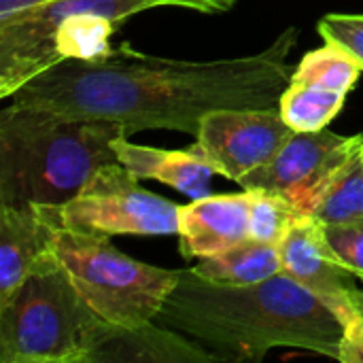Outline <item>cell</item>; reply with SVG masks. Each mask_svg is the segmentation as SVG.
<instances>
[{
    "label": "cell",
    "mask_w": 363,
    "mask_h": 363,
    "mask_svg": "<svg viewBox=\"0 0 363 363\" xmlns=\"http://www.w3.org/2000/svg\"><path fill=\"white\" fill-rule=\"evenodd\" d=\"M157 323L200 342L219 359L259 362L279 347L336 359L342 321L306 287L279 272L251 285H219L181 270Z\"/></svg>",
    "instance_id": "7a4b0ae2"
},
{
    "label": "cell",
    "mask_w": 363,
    "mask_h": 363,
    "mask_svg": "<svg viewBox=\"0 0 363 363\" xmlns=\"http://www.w3.org/2000/svg\"><path fill=\"white\" fill-rule=\"evenodd\" d=\"M57 208L0 204V304L51 251Z\"/></svg>",
    "instance_id": "4fadbf2b"
},
{
    "label": "cell",
    "mask_w": 363,
    "mask_h": 363,
    "mask_svg": "<svg viewBox=\"0 0 363 363\" xmlns=\"http://www.w3.org/2000/svg\"><path fill=\"white\" fill-rule=\"evenodd\" d=\"M185 0H53L0 21V98L66 60H89L111 49V34L132 15Z\"/></svg>",
    "instance_id": "5b68a950"
},
{
    "label": "cell",
    "mask_w": 363,
    "mask_h": 363,
    "mask_svg": "<svg viewBox=\"0 0 363 363\" xmlns=\"http://www.w3.org/2000/svg\"><path fill=\"white\" fill-rule=\"evenodd\" d=\"M311 217L323 225H347L363 221L362 149L332 179Z\"/></svg>",
    "instance_id": "e0dca14e"
},
{
    "label": "cell",
    "mask_w": 363,
    "mask_h": 363,
    "mask_svg": "<svg viewBox=\"0 0 363 363\" xmlns=\"http://www.w3.org/2000/svg\"><path fill=\"white\" fill-rule=\"evenodd\" d=\"M251 191L211 194L179 208V251L183 257H206L228 251L249 236Z\"/></svg>",
    "instance_id": "7c38bea8"
},
{
    "label": "cell",
    "mask_w": 363,
    "mask_h": 363,
    "mask_svg": "<svg viewBox=\"0 0 363 363\" xmlns=\"http://www.w3.org/2000/svg\"><path fill=\"white\" fill-rule=\"evenodd\" d=\"M45 2H53V0H0V21H6L23 11L34 9Z\"/></svg>",
    "instance_id": "7402d4cb"
},
{
    "label": "cell",
    "mask_w": 363,
    "mask_h": 363,
    "mask_svg": "<svg viewBox=\"0 0 363 363\" xmlns=\"http://www.w3.org/2000/svg\"><path fill=\"white\" fill-rule=\"evenodd\" d=\"M362 162H363V145H362Z\"/></svg>",
    "instance_id": "cb8c5ba5"
},
{
    "label": "cell",
    "mask_w": 363,
    "mask_h": 363,
    "mask_svg": "<svg viewBox=\"0 0 363 363\" xmlns=\"http://www.w3.org/2000/svg\"><path fill=\"white\" fill-rule=\"evenodd\" d=\"M298 30L287 28L264 51L245 57L187 62L136 51L130 43L89 60L60 62L19 87L11 102L68 119L143 130H174L196 138L219 108H279L294 74Z\"/></svg>",
    "instance_id": "6da1fadb"
},
{
    "label": "cell",
    "mask_w": 363,
    "mask_h": 363,
    "mask_svg": "<svg viewBox=\"0 0 363 363\" xmlns=\"http://www.w3.org/2000/svg\"><path fill=\"white\" fill-rule=\"evenodd\" d=\"M317 30L323 40L342 47L363 70V15L330 13L319 19Z\"/></svg>",
    "instance_id": "d6986e66"
},
{
    "label": "cell",
    "mask_w": 363,
    "mask_h": 363,
    "mask_svg": "<svg viewBox=\"0 0 363 363\" xmlns=\"http://www.w3.org/2000/svg\"><path fill=\"white\" fill-rule=\"evenodd\" d=\"M336 359L342 363H363V319L345 330Z\"/></svg>",
    "instance_id": "44dd1931"
},
{
    "label": "cell",
    "mask_w": 363,
    "mask_h": 363,
    "mask_svg": "<svg viewBox=\"0 0 363 363\" xmlns=\"http://www.w3.org/2000/svg\"><path fill=\"white\" fill-rule=\"evenodd\" d=\"M363 134L340 136L328 128L296 132L279 153L247 174L242 189H262L287 198L304 215H313L338 170L362 149Z\"/></svg>",
    "instance_id": "ba28073f"
},
{
    "label": "cell",
    "mask_w": 363,
    "mask_h": 363,
    "mask_svg": "<svg viewBox=\"0 0 363 363\" xmlns=\"http://www.w3.org/2000/svg\"><path fill=\"white\" fill-rule=\"evenodd\" d=\"M362 66L336 43L308 51L281 96L279 111L296 132H317L342 111L349 91L362 77Z\"/></svg>",
    "instance_id": "8fae6325"
},
{
    "label": "cell",
    "mask_w": 363,
    "mask_h": 363,
    "mask_svg": "<svg viewBox=\"0 0 363 363\" xmlns=\"http://www.w3.org/2000/svg\"><path fill=\"white\" fill-rule=\"evenodd\" d=\"M113 149L117 153V162L138 179L160 181L191 200L211 196V181L215 172L191 149L168 151L145 147L130 143L125 134L113 140Z\"/></svg>",
    "instance_id": "9a60e30c"
},
{
    "label": "cell",
    "mask_w": 363,
    "mask_h": 363,
    "mask_svg": "<svg viewBox=\"0 0 363 363\" xmlns=\"http://www.w3.org/2000/svg\"><path fill=\"white\" fill-rule=\"evenodd\" d=\"M279 249L283 272L317 296L345 328L363 319L362 279L336 259L328 247L321 221L302 215Z\"/></svg>",
    "instance_id": "30bf717a"
},
{
    "label": "cell",
    "mask_w": 363,
    "mask_h": 363,
    "mask_svg": "<svg viewBox=\"0 0 363 363\" xmlns=\"http://www.w3.org/2000/svg\"><path fill=\"white\" fill-rule=\"evenodd\" d=\"M123 164L98 168L62 208L57 223L106 236H170L179 232V204L145 189Z\"/></svg>",
    "instance_id": "52a82bcc"
},
{
    "label": "cell",
    "mask_w": 363,
    "mask_h": 363,
    "mask_svg": "<svg viewBox=\"0 0 363 363\" xmlns=\"http://www.w3.org/2000/svg\"><path fill=\"white\" fill-rule=\"evenodd\" d=\"M325 240L336 259L363 281V221L347 225H323Z\"/></svg>",
    "instance_id": "ffe728a7"
},
{
    "label": "cell",
    "mask_w": 363,
    "mask_h": 363,
    "mask_svg": "<svg viewBox=\"0 0 363 363\" xmlns=\"http://www.w3.org/2000/svg\"><path fill=\"white\" fill-rule=\"evenodd\" d=\"M115 330L51 249L0 304V363H91Z\"/></svg>",
    "instance_id": "277c9868"
},
{
    "label": "cell",
    "mask_w": 363,
    "mask_h": 363,
    "mask_svg": "<svg viewBox=\"0 0 363 363\" xmlns=\"http://www.w3.org/2000/svg\"><path fill=\"white\" fill-rule=\"evenodd\" d=\"M123 134L111 121L11 102L0 111V204L66 206L98 168L117 162L113 140Z\"/></svg>",
    "instance_id": "3957f363"
},
{
    "label": "cell",
    "mask_w": 363,
    "mask_h": 363,
    "mask_svg": "<svg viewBox=\"0 0 363 363\" xmlns=\"http://www.w3.org/2000/svg\"><path fill=\"white\" fill-rule=\"evenodd\" d=\"M157 321L134 330L117 328L91 363H211L219 355Z\"/></svg>",
    "instance_id": "5bb4252c"
},
{
    "label": "cell",
    "mask_w": 363,
    "mask_h": 363,
    "mask_svg": "<svg viewBox=\"0 0 363 363\" xmlns=\"http://www.w3.org/2000/svg\"><path fill=\"white\" fill-rule=\"evenodd\" d=\"M251 191V215H249V236L251 240L266 245H281L289 234L294 223L304 215L287 198L262 189Z\"/></svg>",
    "instance_id": "ac0fdd59"
},
{
    "label": "cell",
    "mask_w": 363,
    "mask_h": 363,
    "mask_svg": "<svg viewBox=\"0 0 363 363\" xmlns=\"http://www.w3.org/2000/svg\"><path fill=\"white\" fill-rule=\"evenodd\" d=\"M189 11H198V13H223L230 11L236 0H185Z\"/></svg>",
    "instance_id": "603a6c76"
},
{
    "label": "cell",
    "mask_w": 363,
    "mask_h": 363,
    "mask_svg": "<svg viewBox=\"0 0 363 363\" xmlns=\"http://www.w3.org/2000/svg\"><path fill=\"white\" fill-rule=\"evenodd\" d=\"M191 270L219 285H251L283 272L279 245L245 240L217 255L198 257Z\"/></svg>",
    "instance_id": "2e32d148"
},
{
    "label": "cell",
    "mask_w": 363,
    "mask_h": 363,
    "mask_svg": "<svg viewBox=\"0 0 363 363\" xmlns=\"http://www.w3.org/2000/svg\"><path fill=\"white\" fill-rule=\"evenodd\" d=\"M294 134L279 108H219L202 119L191 151L215 174L240 183L272 160Z\"/></svg>",
    "instance_id": "9c48e42d"
},
{
    "label": "cell",
    "mask_w": 363,
    "mask_h": 363,
    "mask_svg": "<svg viewBox=\"0 0 363 363\" xmlns=\"http://www.w3.org/2000/svg\"><path fill=\"white\" fill-rule=\"evenodd\" d=\"M51 249L87 304L111 325L134 330L157 319L181 270L121 253L106 234L55 225Z\"/></svg>",
    "instance_id": "8992f818"
}]
</instances>
